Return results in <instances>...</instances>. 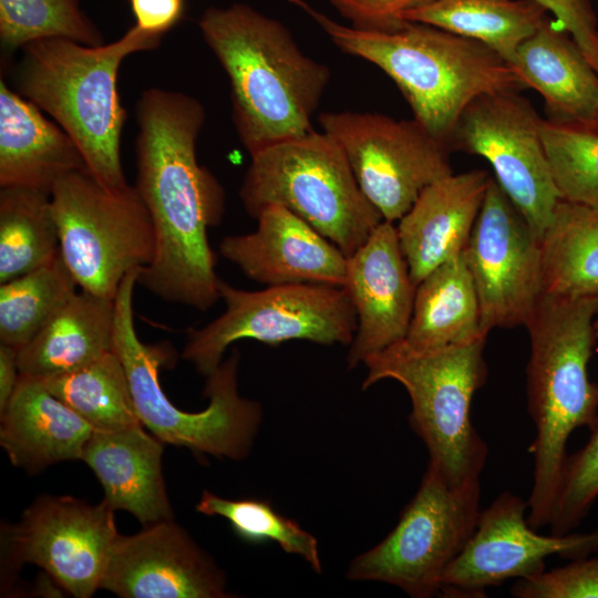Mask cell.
<instances>
[{"mask_svg": "<svg viewBox=\"0 0 598 598\" xmlns=\"http://www.w3.org/2000/svg\"><path fill=\"white\" fill-rule=\"evenodd\" d=\"M135 118L133 186L155 234L154 258L137 282L164 301L206 311L220 299L208 229L220 223L226 196L196 156L205 109L189 94L150 87L136 101Z\"/></svg>", "mask_w": 598, "mask_h": 598, "instance_id": "6da1fadb", "label": "cell"}, {"mask_svg": "<svg viewBox=\"0 0 598 598\" xmlns=\"http://www.w3.org/2000/svg\"><path fill=\"white\" fill-rule=\"evenodd\" d=\"M198 27L229 80L233 122L250 155L315 130L331 72L281 21L233 3L206 9Z\"/></svg>", "mask_w": 598, "mask_h": 598, "instance_id": "7a4b0ae2", "label": "cell"}, {"mask_svg": "<svg viewBox=\"0 0 598 598\" xmlns=\"http://www.w3.org/2000/svg\"><path fill=\"white\" fill-rule=\"evenodd\" d=\"M288 1L342 52L382 70L402 93L413 118L448 148L460 116L475 99L524 90L513 66L478 41L409 21L391 31L359 30L334 21L306 0Z\"/></svg>", "mask_w": 598, "mask_h": 598, "instance_id": "3957f363", "label": "cell"}, {"mask_svg": "<svg viewBox=\"0 0 598 598\" xmlns=\"http://www.w3.org/2000/svg\"><path fill=\"white\" fill-rule=\"evenodd\" d=\"M597 313L598 298L543 293L525 324L527 402L536 429L527 522L535 529L550 523L570 434L598 422V385L588 375Z\"/></svg>", "mask_w": 598, "mask_h": 598, "instance_id": "277c9868", "label": "cell"}, {"mask_svg": "<svg viewBox=\"0 0 598 598\" xmlns=\"http://www.w3.org/2000/svg\"><path fill=\"white\" fill-rule=\"evenodd\" d=\"M162 39L134 24L97 47L47 38L21 50L16 91L68 133L90 172L109 187L128 184L121 156L126 111L117 91L118 70L126 56L155 50Z\"/></svg>", "mask_w": 598, "mask_h": 598, "instance_id": "5b68a950", "label": "cell"}, {"mask_svg": "<svg viewBox=\"0 0 598 598\" xmlns=\"http://www.w3.org/2000/svg\"><path fill=\"white\" fill-rule=\"evenodd\" d=\"M140 270L123 279L115 297L113 339L140 422L163 443L233 461L245 458L262 421V408L238 391V350L234 348L206 377L204 395L209 404L205 410L186 412L174 405L158 378L159 368L171 361L172 347L165 342L144 343L135 330L133 295Z\"/></svg>", "mask_w": 598, "mask_h": 598, "instance_id": "8992f818", "label": "cell"}, {"mask_svg": "<svg viewBox=\"0 0 598 598\" xmlns=\"http://www.w3.org/2000/svg\"><path fill=\"white\" fill-rule=\"evenodd\" d=\"M485 341L415 350L401 340L363 361L362 389L383 380L405 389L411 427L424 442L430 462L458 486L480 482L488 454L471 420L474 393L487 375Z\"/></svg>", "mask_w": 598, "mask_h": 598, "instance_id": "52a82bcc", "label": "cell"}, {"mask_svg": "<svg viewBox=\"0 0 598 598\" xmlns=\"http://www.w3.org/2000/svg\"><path fill=\"white\" fill-rule=\"evenodd\" d=\"M239 196L254 218L268 205L299 216L349 257L383 220L339 143L312 130L252 155Z\"/></svg>", "mask_w": 598, "mask_h": 598, "instance_id": "ba28073f", "label": "cell"}, {"mask_svg": "<svg viewBox=\"0 0 598 598\" xmlns=\"http://www.w3.org/2000/svg\"><path fill=\"white\" fill-rule=\"evenodd\" d=\"M60 254L80 290L115 300L123 279L155 254L150 214L133 185L109 187L87 167L51 192Z\"/></svg>", "mask_w": 598, "mask_h": 598, "instance_id": "9c48e42d", "label": "cell"}, {"mask_svg": "<svg viewBox=\"0 0 598 598\" xmlns=\"http://www.w3.org/2000/svg\"><path fill=\"white\" fill-rule=\"evenodd\" d=\"M480 498V482L454 485L429 462L396 526L351 561L347 578L393 585L413 598L441 592L446 568L476 527Z\"/></svg>", "mask_w": 598, "mask_h": 598, "instance_id": "30bf717a", "label": "cell"}, {"mask_svg": "<svg viewBox=\"0 0 598 598\" xmlns=\"http://www.w3.org/2000/svg\"><path fill=\"white\" fill-rule=\"evenodd\" d=\"M225 311L202 328L188 330L182 358L207 377L241 339L276 346L289 340L349 346L357 316L343 287L319 283L267 286L248 291L219 281Z\"/></svg>", "mask_w": 598, "mask_h": 598, "instance_id": "8fae6325", "label": "cell"}, {"mask_svg": "<svg viewBox=\"0 0 598 598\" xmlns=\"http://www.w3.org/2000/svg\"><path fill=\"white\" fill-rule=\"evenodd\" d=\"M318 121L343 150L383 220L398 221L425 187L453 173L452 151L415 118L341 111L322 112Z\"/></svg>", "mask_w": 598, "mask_h": 598, "instance_id": "7c38bea8", "label": "cell"}, {"mask_svg": "<svg viewBox=\"0 0 598 598\" xmlns=\"http://www.w3.org/2000/svg\"><path fill=\"white\" fill-rule=\"evenodd\" d=\"M519 92L475 99L460 116L450 148L489 163L496 183L540 240L560 196L543 143V118Z\"/></svg>", "mask_w": 598, "mask_h": 598, "instance_id": "4fadbf2b", "label": "cell"}, {"mask_svg": "<svg viewBox=\"0 0 598 598\" xmlns=\"http://www.w3.org/2000/svg\"><path fill=\"white\" fill-rule=\"evenodd\" d=\"M114 509L69 495H42L16 525H4L6 582L23 564L41 567L76 598L101 589L118 536Z\"/></svg>", "mask_w": 598, "mask_h": 598, "instance_id": "5bb4252c", "label": "cell"}, {"mask_svg": "<svg viewBox=\"0 0 598 598\" xmlns=\"http://www.w3.org/2000/svg\"><path fill=\"white\" fill-rule=\"evenodd\" d=\"M464 252L483 332L525 326L543 295L540 240L494 178Z\"/></svg>", "mask_w": 598, "mask_h": 598, "instance_id": "9a60e30c", "label": "cell"}, {"mask_svg": "<svg viewBox=\"0 0 598 598\" xmlns=\"http://www.w3.org/2000/svg\"><path fill=\"white\" fill-rule=\"evenodd\" d=\"M527 508V502L505 491L482 511L465 547L446 568L441 591L481 597L486 588L543 571L549 556L573 560L598 551V528L542 535L528 524Z\"/></svg>", "mask_w": 598, "mask_h": 598, "instance_id": "2e32d148", "label": "cell"}, {"mask_svg": "<svg viewBox=\"0 0 598 598\" xmlns=\"http://www.w3.org/2000/svg\"><path fill=\"white\" fill-rule=\"evenodd\" d=\"M101 589L121 598H227L224 571L173 519L120 535Z\"/></svg>", "mask_w": 598, "mask_h": 598, "instance_id": "e0dca14e", "label": "cell"}, {"mask_svg": "<svg viewBox=\"0 0 598 598\" xmlns=\"http://www.w3.org/2000/svg\"><path fill=\"white\" fill-rule=\"evenodd\" d=\"M347 290L357 316L347 363L355 368L371 354L403 340L416 291L394 223L382 220L348 257Z\"/></svg>", "mask_w": 598, "mask_h": 598, "instance_id": "ac0fdd59", "label": "cell"}, {"mask_svg": "<svg viewBox=\"0 0 598 598\" xmlns=\"http://www.w3.org/2000/svg\"><path fill=\"white\" fill-rule=\"evenodd\" d=\"M249 234L225 236L220 255L254 281L267 286L319 283L343 287L348 257L288 208L271 204Z\"/></svg>", "mask_w": 598, "mask_h": 598, "instance_id": "d6986e66", "label": "cell"}, {"mask_svg": "<svg viewBox=\"0 0 598 598\" xmlns=\"http://www.w3.org/2000/svg\"><path fill=\"white\" fill-rule=\"evenodd\" d=\"M492 178L485 169L448 174L425 187L398 220L400 247L416 286L465 250Z\"/></svg>", "mask_w": 598, "mask_h": 598, "instance_id": "ffe728a7", "label": "cell"}, {"mask_svg": "<svg viewBox=\"0 0 598 598\" xmlns=\"http://www.w3.org/2000/svg\"><path fill=\"white\" fill-rule=\"evenodd\" d=\"M163 451V442L146 433L142 424L94 430L82 461L103 487V501L146 526L174 518L162 470Z\"/></svg>", "mask_w": 598, "mask_h": 598, "instance_id": "44dd1931", "label": "cell"}, {"mask_svg": "<svg viewBox=\"0 0 598 598\" xmlns=\"http://www.w3.org/2000/svg\"><path fill=\"white\" fill-rule=\"evenodd\" d=\"M75 142L32 102L0 80V187L51 194L65 174L85 168Z\"/></svg>", "mask_w": 598, "mask_h": 598, "instance_id": "7402d4cb", "label": "cell"}, {"mask_svg": "<svg viewBox=\"0 0 598 598\" xmlns=\"http://www.w3.org/2000/svg\"><path fill=\"white\" fill-rule=\"evenodd\" d=\"M0 445L30 474L65 461H82L94 429L40 381L20 375L0 412Z\"/></svg>", "mask_w": 598, "mask_h": 598, "instance_id": "603a6c76", "label": "cell"}, {"mask_svg": "<svg viewBox=\"0 0 598 598\" xmlns=\"http://www.w3.org/2000/svg\"><path fill=\"white\" fill-rule=\"evenodd\" d=\"M511 65L524 89L540 94L549 120L595 123L598 72L555 19L517 48Z\"/></svg>", "mask_w": 598, "mask_h": 598, "instance_id": "cb8c5ba5", "label": "cell"}, {"mask_svg": "<svg viewBox=\"0 0 598 598\" xmlns=\"http://www.w3.org/2000/svg\"><path fill=\"white\" fill-rule=\"evenodd\" d=\"M114 300L78 291L19 349L20 375L45 381L113 350Z\"/></svg>", "mask_w": 598, "mask_h": 598, "instance_id": "d4e9b609", "label": "cell"}, {"mask_svg": "<svg viewBox=\"0 0 598 598\" xmlns=\"http://www.w3.org/2000/svg\"><path fill=\"white\" fill-rule=\"evenodd\" d=\"M480 303L462 251L432 270L417 286L404 342L433 350L486 338Z\"/></svg>", "mask_w": 598, "mask_h": 598, "instance_id": "484cf974", "label": "cell"}, {"mask_svg": "<svg viewBox=\"0 0 598 598\" xmlns=\"http://www.w3.org/2000/svg\"><path fill=\"white\" fill-rule=\"evenodd\" d=\"M548 11L534 0H431L403 17L478 41L509 64L517 48L545 22Z\"/></svg>", "mask_w": 598, "mask_h": 598, "instance_id": "4316f807", "label": "cell"}, {"mask_svg": "<svg viewBox=\"0 0 598 598\" xmlns=\"http://www.w3.org/2000/svg\"><path fill=\"white\" fill-rule=\"evenodd\" d=\"M543 293L598 298V210L560 199L542 239Z\"/></svg>", "mask_w": 598, "mask_h": 598, "instance_id": "83f0119b", "label": "cell"}, {"mask_svg": "<svg viewBox=\"0 0 598 598\" xmlns=\"http://www.w3.org/2000/svg\"><path fill=\"white\" fill-rule=\"evenodd\" d=\"M60 255V237L51 194L23 187L0 190V283Z\"/></svg>", "mask_w": 598, "mask_h": 598, "instance_id": "f1b7e54d", "label": "cell"}, {"mask_svg": "<svg viewBox=\"0 0 598 598\" xmlns=\"http://www.w3.org/2000/svg\"><path fill=\"white\" fill-rule=\"evenodd\" d=\"M41 382L94 430L117 431L142 424L124 365L114 350L83 368Z\"/></svg>", "mask_w": 598, "mask_h": 598, "instance_id": "f546056e", "label": "cell"}, {"mask_svg": "<svg viewBox=\"0 0 598 598\" xmlns=\"http://www.w3.org/2000/svg\"><path fill=\"white\" fill-rule=\"evenodd\" d=\"M0 285V343L17 349L27 344L79 288L61 254Z\"/></svg>", "mask_w": 598, "mask_h": 598, "instance_id": "4dcf8cb0", "label": "cell"}, {"mask_svg": "<svg viewBox=\"0 0 598 598\" xmlns=\"http://www.w3.org/2000/svg\"><path fill=\"white\" fill-rule=\"evenodd\" d=\"M62 38L97 47L104 35L81 8V0H0V43L4 63L27 44Z\"/></svg>", "mask_w": 598, "mask_h": 598, "instance_id": "1f68e13d", "label": "cell"}, {"mask_svg": "<svg viewBox=\"0 0 598 598\" xmlns=\"http://www.w3.org/2000/svg\"><path fill=\"white\" fill-rule=\"evenodd\" d=\"M542 137L560 199L598 210V126L543 118Z\"/></svg>", "mask_w": 598, "mask_h": 598, "instance_id": "d6a6232c", "label": "cell"}, {"mask_svg": "<svg viewBox=\"0 0 598 598\" xmlns=\"http://www.w3.org/2000/svg\"><path fill=\"white\" fill-rule=\"evenodd\" d=\"M207 516L227 519L234 533L250 543L274 542L287 554L300 556L318 574L321 561L318 540L300 525L276 512L269 502L256 498L228 499L204 491L195 506Z\"/></svg>", "mask_w": 598, "mask_h": 598, "instance_id": "836d02e7", "label": "cell"}, {"mask_svg": "<svg viewBox=\"0 0 598 598\" xmlns=\"http://www.w3.org/2000/svg\"><path fill=\"white\" fill-rule=\"evenodd\" d=\"M588 442L567 455L556 496L550 533H570L588 515L598 498V422Z\"/></svg>", "mask_w": 598, "mask_h": 598, "instance_id": "e575fe53", "label": "cell"}, {"mask_svg": "<svg viewBox=\"0 0 598 598\" xmlns=\"http://www.w3.org/2000/svg\"><path fill=\"white\" fill-rule=\"evenodd\" d=\"M511 592L518 598H598V557L519 578Z\"/></svg>", "mask_w": 598, "mask_h": 598, "instance_id": "d590c367", "label": "cell"}, {"mask_svg": "<svg viewBox=\"0 0 598 598\" xmlns=\"http://www.w3.org/2000/svg\"><path fill=\"white\" fill-rule=\"evenodd\" d=\"M352 28L391 31L401 28L406 12L431 0H326Z\"/></svg>", "mask_w": 598, "mask_h": 598, "instance_id": "8d00e7d4", "label": "cell"}, {"mask_svg": "<svg viewBox=\"0 0 598 598\" xmlns=\"http://www.w3.org/2000/svg\"><path fill=\"white\" fill-rule=\"evenodd\" d=\"M570 33L598 72V20L590 0H534Z\"/></svg>", "mask_w": 598, "mask_h": 598, "instance_id": "74e56055", "label": "cell"}, {"mask_svg": "<svg viewBox=\"0 0 598 598\" xmlns=\"http://www.w3.org/2000/svg\"><path fill=\"white\" fill-rule=\"evenodd\" d=\"M135 24L142 30L164 35L182 18L184 0H130Z\"/></svg>", "mask_w": 598, "mask_h": 598, "instance_id": "f35d334b", "label": "cell"}, {"mask_svg": "<svg viewBox=\"0 0 598 598\" xmlns=\"http://www.w3.org/2000/svg\"><path fill=\"white\" fill-rule=\"evenodd\" d=\"M19 349L0 343V412L10 402L20 380Z\"/></svg>", "mask_w": 598, "mask_h": 598, "instance_id": "ab89813d", "label": "cell"}, {"mask_svg": "<svg viewBox=\"0 0 598 598\" xmlns=\"http://www.w3.org/2000/svg\"><path fill=\"white\" fill-rule=\"evenodd\" d=\"M595 337H596V341H597V344H598V313L595 318Z\"/></svg>", "mask_w": 598, "mask_h": 598, "instance_id": "60d3db41", "label": "cell"}, {"mask_svg": "<svg viewBox=\"0 0 598 598\" xmlns=\"http://www.w3.org/2000/svg\"><path fill=\"white\" fill-rule=\"evenodd\" d=\"M595 124L598 126V105H597V111H596V116H595Z\"/></svg>", "mask_w": 598, "mask_h": 598, "instance_id": "b9f144b4", "label": "cell"}]
</instances>
